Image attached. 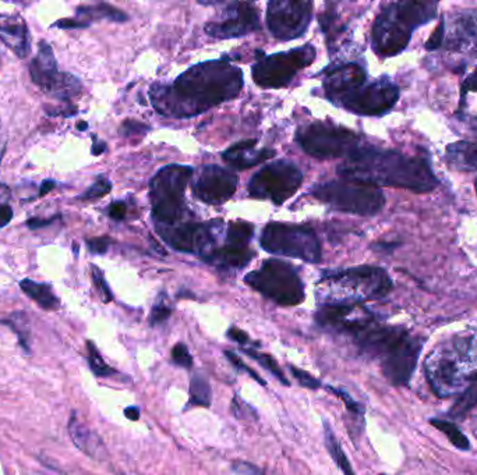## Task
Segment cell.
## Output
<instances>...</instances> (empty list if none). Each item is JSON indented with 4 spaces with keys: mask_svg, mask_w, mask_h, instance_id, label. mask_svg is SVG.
I'll return each instance as SVG.
<instances>
[{
    "mask_svg": "<svg viewBox=\"0 0 477 475\" xmlns=\"http://www.w3.org/2000/svg\"><path fill=\"white\" fill-rule=\"evenodd\" d=\"M171 357H172L174 364H176L178 366L186 368V369H190L193 366V357L184 343L175 345L171 352Z\"/></svg>",
    "mask_w": 477,
    "mask_h": 475,
    "instance_id": "cell-43",
    "label": "cell"
},
{
    "mask_svg": "<svg viewBox=\"0 0 477 475\" xmlns=\"http://www.w3.org/2000/svg\"><path fill=\"white\" fill-rule=\"evenodd\" d=\"M88 128V124L85 123V121H80V123H77V130H80V131H85Z\"/></svg>",
    "mask_w": 477,
    "mask_h": 475,
    "instance_id": "cell-59",
    "label": "cell"
},
{
    "mask_svg": "<svg viewBox=\"0 0 477 475\" xmlns=\"http://www.w3.org/2000/svg\"><path fill=\"white\" fill-rule=\"evenodd\" d=\"M475 187H476V194H477V180H476V183H475Z\"/></svg>",
    "mask_w": 477,
    "mask_h": 475,
    "instance_id": "cell-61",
    "label": "cell"
},
{
    "mask_svg": "<svg viewBox=\"0 0 477 475\" xmlns=\"http://www.w3.org/2000/svg\"><path fill=\"white\" fill-rule=\"evenodd\" d=\"M254 257V252L247 247H235L225 244L221 248H217L211 251L208 255L204 257V259L215 266L221 268H244Z\"/></svg>",
    "mask_w": 477,
    "mask_h": 475,
    "instance_id": "cell-27",
    "label": "cell"
},
{
    "mask_svg": "<svg viewBox=\"0 0 477 475\" xmlns=\"http://www.w3.org/2000/svg\"><path fill=\"white\" fill-rule=\"evenodd\" d=\"M193 173L188 166L171 165L161 169L151 180L150 201L155 226H172L184 218V191Z\"/></svg>",
    "mask_w": 477,
    "mask_h": 475,
    "instance_id": "cell-6",
    "label": "cell"
},
{
    "mask_svg": "<svg viewBox=\"0 0 477 475\" xmlns=\"http://www.w3.org/2000/svg\"><path fill=\"white\" fill-rule=\"evenodd\" d=\"M315 59L313 45H304L285 54L262 58L253 66V80L262 88L288 87L295 75Z\"/></svg>",
    "mask_w": 477,
    "mask_h": 475,
    "instance_id": "cell-13",
    "label": "cell"
},
{
    "mask_svg": "<svg viewBox=\"0 0 477 475\" xmlns=\"http://www.w3.org/2000/svg\"><path fill=\"white\" fill-rule=\"evenodd\" d=\"M56 219H59V216H52V218H32V219H28L25 222V225L31 229V230H38V229H44L47 226H51Z\"/></svg>",
    "mask_w": 477,
    "mask_h": 475,
    "instance_id": "cell-52",
    "label": "cell"
},
{
    "mask_svg": "<svg viewBox=\"0 0 477 475\" xmlns=\"http://www.w3.org/2000/svg\"><path fill=\"white\" fill-rule=\"evenodd\" d=\"M346 180L373 187H397L415 192L433 191L438 180L425 159L397 151L361 147L338 168Z\"/></svg>",
    "mask_w": 477,
    "mask_h": 475,
    "instance_id": "cell-2",
    "label": "cell"
},
{
    "mask_svg": "<svg viewBox=\"0 0 477 475\" xmlns=\"http://www.w3.org/2000/svg\"><path fill=\"white\" fill-rule=\"evenodd\" d=\"M124 416L127 417L130 421H137L140 418V409L135 407V406H131V407H127L124 410Z\"/></svg>",
    "mask_w": 477,
    "mask_h": 475,
    "instance_id": "cell-58",
    "label": "cell"
},
{
    "mask_svg": "<svg viewBox=\"0 0 477 475\" xmlns=\"http://www.w3.org/2000/svg\"><path fill=\"white\" fill-rule=\"evenodd\" d=\"M434 1H397L388 4L375 18L371 30V44L380 58L399 55L411 42L418 27L435 17Z\"/></svg>",
    "mask_w": 477,
    "mask_h": 475,
    "instance_id": "cell-3",
    "label": "cell"
},
{
    "mask_svg": "<svg viewBox=\"0 0 477 475\" xmlns=\"http://www.w3.org/2000/svg\"><path fill=\"white\" fill-rule=\"evenodd\" d=\"M0 39L20 59H25L31 51L28 27L17 14H0Z\"/></svg>",
    "mask_w": 477,
    "mask_h": 475,
    "instance_id": "cell-23",
    "label": "cell"
},
{
    "mask_svg": "<svg viewBox=\"0 0 477 475\" xmlns=\"http://www.w3.org/2000/svg\"><path fill=\"white\" fill-rule=\"evenodd\" d=\"M392 280L378 266H356L325 273L315 286V297L324 305H358V302L385 297Z\"/></svg>",
    "mask_w": 477,
    "mask_h": 475,
    "instance_id": "cell-4",
    "label": "cell"
},
{
    "mask_svg": "<svg viewBox=\"0 0 477 475\" xmlns=\"http://www.w3.org/2000/svg\"><path fill=\"white\" fill-rule=\"evenodd\" d=\"M311 194L337 211L361 216L377 215L385 205V197L380 188L346 178L315 185Z\"/></svg>",
    "mask_w": 477,
    "mask_h": 475,
    "instance_id": "cell-7",
    "label": "cell"
},
{
    "mask_svg": "<svg viewBox=\"0 0 477 475\" xmlns=\"http://www.w3.org/2000/svg\"><path fill=\"white\" fill-rule=\"evenodd\" d=\"M0 323L7 325L18 338L20 346L24 349L25 353H30V338H31V328H30V319L24 311L13 312L10 316H7Z\"/></svg>",
    "mask_w": 477,
    "mask_h": 475,
    "instance_id": "cell-32",
    "label": "cell"
},
{
    "mask_svg": "<svg viewBox=\"0 0 477 475\" xmlns=\"http://www.w3.org/2000/svg\"><path fill=\"white\" fill-rule=\"evenodd\" d=\"M244 282L279 305H298L306 297L304 285L295 268L279 259H267L257 271L247 273Z\"/></svg>",
    "mask_w": 477,
    "mask_h": 475,
    "instance_id": "cell-8",
    "label": "cell"
},
{
    "mask_svg": "<svg viewBox=\"0 0 477 475\" xmlns=\"http://www.w3.org/2000/svg\"><path fill=\"white\" fill-rule=\"evenodd\" d=\"M477 405V372L473 382L465 389L461 397L457 400L454 407L451 409V416L455 418H462L466 416Z\"/></svg>",
    "mask_w": 477,
    "mask_h": 475,
    "instance_id": "cell-36",
    "label": "cell"
},
{
    "mask_svg": "<svg viewBox=\"0 0 477 475\" xmlns=\"http://www.w3.org/2000/svg\"><path fill=\"white\" fill-rule=\"evenodd\" d=\"M291 372L300 383V386L307 388V389H313V390L321 388V382L317 378H314L311 374H308V372H306L300 368H296V366H291Z\"/></svg>",
    "mask_w": 477,
    "mask_h": 475,
    "instance_id": "cell-44",
    "label": "cell"
},
{
    "mask_svg": "<svg viewBox=\"0 0 477 475\" xmlns=\"http://www.w3.org/2000/svg\"><path fill=\"white\" fill-rule=\"evenodd\" d=\"M257 30H260L258 10L250 3L228 4L221 20L205 25V32L219 39L244 37Z\"/></svg>",
    "mask_w": 477,
    "mask_h": 475,
    "instance_id": "cell-19",
    "label": "cell"
},
{
    "mask_svg": "<svg viewBox=\"0 0 477 475\" xmlns=\"http://www.w3.org/2000/svg\"><path fill=\"white\" fill-rule=\"evenodd\" d=\"M3 154H4V145H3V148L0 149V162H1V158H3Z\"/></svg>",
    "mask_w": 477,
    "mask_h": 475,
    "instance_id": "cell-60",
    "label": "cell"
},
{
    "mask_svg": "<svg viewBox=\"0 0 477 475\" xmlns=\"http://www.w3.org/2000/svg\"><path fill=\"white\" fill-rule=\"evenodd\" d=\"M112 190V183L104 176L95 180V183L92 185H90L81 195L77 197V199L81 201H90V199H97V198H102L107 194H109Z\"/></svg>",
    "mask_w": 477,
    "mask_h": 475,
    "instance_id": "cell-40",
    "label": "cell"
},
{
    "mask_svg": "<svg viewBox=\"0 0 477 475\" xmlns=\"http://www.w3.org/2000/svg\"><path fill=\"white\" fill-rule=\"evenodd\" d=\"M147 130H148L147 125H144V124H141V123H137V121H131V120L124 121L123 125H121V131H123V134H126V135H131V134H144Z\"/></svg>",
    "mask_w": 477,
    "mask_h": 475,
    "instance_id": "cell-51",
    "label": "cell"
},
{
    "mask_svg": "<svg viewBox=\"0 0 477 475\" xmlns=\"http://www.w3.org/2000/svg\"><path fill=\"white\" fill-rule=\"evenodd\" d=\"M55 185H56V183H55L54 180H45V181L42 183V185H41V190H40V192H38V197L47 195L49 191H52V190L55 188Z\"/></svg>",
    "mask_w": 477,
    "mask_h": 475,
    "instance_id": "cell-57",
    "label": "cell"
},
{
    "mask_svg": "<svg viewBox=\"0 0 477 475\" xmlns=\"http://www.w3.org/2000/svg\"><path fill=\"white\" fill-rule=\"evenodd\" d=\"M303 175L298 166L288 161H277L258 171L248 184L253 198L284 204L301 185Z\"/></svg>",
    "mask_w": 477,
    "mask_h": 475,
    "instance_id": "cell-14",
    "label": "cell"
},
{
    "mask_svg": "<svg viewBox=\"0 0 477 475\" xmlns=\"http://www.w3.org/2000/svg\"><path fill=\"white\" fill-rule=\"evenodd\" d=\"M105 151H107V144H105L104 141H99V140L94 135V137H92V149H91L92 155L99 156V155H102Z\"/></svg>",
    "mask_w": 477,
    "mask_h": 475,
    "instance_id": "cell-56",
    "label": "cell"
},
{
    "mask_svg": "<svg viewBox=\"0 0 477 475\" xmlns=\"http://www.w3.org/2000/svg\"><path fill=\"white\" fill-rule=\"evenodd\" d=\"M87 350H88V362H90V368L91 371L97 375V376H112L116 374V371L114 368H111L105 361L102 356L99 354L97 346L91 342L87 340Z\"/></svg>",
    "mask_w": 477,
    "mask_h": 475,
    "instance_id": "cell-38",
    "label": "cell"
},
{
    "mask_svg": "<svg viewBox=\"0 0 477 475\" xmlns=\"http://www.w3.org/2000/svg\"><path fill=\"white\" fill-rule=\"evenodd\" d=\"M13 219V209L8 204L0 202V229L7 226Z\"/></svg>",
    "mask_w": 477,
    "mask_h": 475,
    "instance_id": "cell-54",
    "label": "cell"
},
{
    "mask_svg": "<svg viewBox=\"0 0 477 475\" xmlns=\"http://www.w3.org/2000/svg\"><path fill=\"white\" fill-rule=\"evenodd\" d=\"M430 424L433 426H435L440 432H442L455 448H458L461 450H469L471 449L469 439L459 431V428L454 422H449V421H445V419H431Z\"/></svg>",
    "mask_w": 477,
    "mask_h": 475,
    "instance_id": "cell-34",
    "label": "cell"
},
{
    "mask_svg": "<svg viewBox=\"0 0 477 475\" xmlns=\"http://www.w3.org/2000/svg\"><path fill=\"white\" fill-rule=\"evenodd\" d=\"M92 279H94L95 288H97V290L99 293L101 300L104 302H111L114 300V295H112V292H111V289H109V286H108V283H107V280L104 278L102 271L98 266H95V265H92Z\"/></svg>",
    "mask_w": 477,
    "mask_h": 475,
    "instance_id": "cell-42",
    "label": "cell"
},
{
    "mask_svg": "<svg viewBox=\"0 0 477 475\" xmlns=\"http://www.w3.org/2000/svg\"><path fill=\"white\" fill-rule=\"evenodd\" d=\"M311 16V1L274 0L268 3L267 24L275 38L281 41H292L307 31Z\"/></svg>",
    "mask_w": 477,
    "mask_h": 475,
    "instance_id": "cell-16",
    "label": "cell"
},
{
    "mask_svg": "<svg viewBox=\"0 0 477 475\" xmlns=\"http://www.w3.org/2000/svg\"><path fill=\"white\" fill-rule=\"evenodd\" d=\"M109 245H111V238H94L87 240V247H88L90 252L97 254V255L107 254Z\"/></svg>",
    "mask_w": 477,
    "mask_h": 475,
    "instance_id": "cell-47",
    "label": "cell"
},
{
    "mask_svg": "<svg viewBox=\"0 0 477 475\" xmlns=\"http://www.w3.org/2000/svg\"><path fill=\"white\" fill-rule=\"evenodd\" d=\"M327 390H330V392H332L334 395H337V396L345 403L348 412H351L354 416H358V418H363V416H364V409H363V406L358 405V402H356L349 393H346V392L342 390V389L332 388V386H327Z\"/></svg>",
    "mask_w": 477,
    "mask_h": 475,
    "instance_id": "cell-41",
    "label": "cell"
},
{
    "mask_svg": "<svg viewBox=\"0 0 477 475\" xmlns=\"http://www.w3.org/2000/svg\"><path fill=\"white\" fill-rule=\"evenodd\" d=\"M77 113V108L73 105H67L66 108H54L49 109L47 108V115L48 116H66V118H71Z\"/></svg>",
    "mask_w": 477,
    "mask_h": 475,
    "instance_id": "cell-53",
    "label": "cell"
},
{
    "mask_svg": "<svg viewBox=\"0 0 477 475\" xmlns=\"http://www.w3.org/2000/svg\"><path fill=\"white\" fill-rule=\"evenodd\" d=\"M30 75L42 92L61 102H70L83 90V84L76 75L60 71L54 51L45 41L38 45V54L30 64Z\"/></svg>",
    "mask_w": 477,
    "mask_h": 475,
    "instance_id": "cell-12",
    "label": "cell"
},
{
    "mask_svg": "<svg viewBox=\"0 0 477 475\" xmlns=\"http://www.w3.org/2000/svg\"><path fill=\"white\" fill-rule=\"evenodd\" d=\"M296 141L304 152L320 159L348 158L363 147L361 138L355 131L321 121L298 128Z\"/></svg>",
    "mask_w": 477,
    "mask_h": 475,
    "instance_id": "cell-9",
    "label": "cell"
},
{
    "mask_svg": "<svg viewBox=\"0 0 477 475\" xmlns=\"http://www.w3.org/2000/svg\"><path fill=\"white\" fill-rule=\"evenodd\" d=\"M255 144L257 141L254 140L241 141L225 151L222 154V158L229 166L235 169H247L260 165L261 162L275 155V151L272 149H257Z\"/></svg>",
    "mask_w": 477,
    "mask_h": 475,
    "instance_id": "cell-24",
    "label": "cell"
},
{
    "mask_svg": "<svg viewBox=\"0 0 477 475\" xmlns=\"http://www.w3.org/2000/svg\"><path fill=\"white\" fill-rule=\"evenodd\" d=\"M127 214V205L123 201H115L108 206V215L114 221H123Z\"/></svg>",
    "mask_w": 477,
    "mask_h": 475,
    "instance_id": "cell-48",
    "label": "cell"
},
{
    "mask_svg": "<svg viewBox=\"0 0 477 475\" xmlns=\"http://www.w3.org/2000/svg\"><path fill=\"white\" fill-rule=\"evenodd\" d=\"M424 340L411 333L387 356L382 358V374L394 386H405L409 383L418 364Z\"/></svg>",
    "mask_w": 477,
    "mask_h": 475,
    "instance_id": "cell-20",
    "label": "cell"
},
{
    "mask_svg": "<svg viewBox=\"0 0 477 475\" xmlns=\"http://www.w3.org/2000/svg\"><path fill=\"white\" fill-rule=\"evenodd\" d=\"M398 98V87L390 78L381 77L373 82H366L335 104L361 116H381L395 106Z\"/></svg>",
    "mask_w": 477,
    "mask_h": 475,
    "instance_id": "cell-15",
    "label": "cell"
},
{
    "mask_svg": "<svg viewBox=\"0 0 477 475\" xmlns=\"http://www.w3.org/2000/svg\"><path fill=\"white\" fill-rule=\"evenodd\" d=\"M241 352L244 354H247L248 357H251L253 359H255L262 368H265L267 371H270L281 383H284L285 386H289V381L286 379V376L284 375L282 369L279 368L277 359L274 357L268 356V354H264L261 352H255L254 349H241Z\"/></svg>",
    "mask_w": 477,
    "mask_h": 475,
    "instance_id": "cell-37",
    "label": "cell"
},
{
    "mask_svg": "<svg viewBox=\"0 0 477 475\" xmlns=\"http://www.w3.org/2000/svg\"><path fill=\"white\" fill-rule=\"evenodd\" d=\"M458 118L477 128V68L462 84Z\"/></svg>",
    "mask_w": 477,
    "mask_h": 475,
    "instance_id": "cell-28",
    "label": "cell"
},
{
    "mask_svg": "<svg viewBox=\"0 0 477 475\" xmlns=\"http://www.w3.org/2000/svg\"><path fill=\"white\" fill-rule=\"evenodd\" d=\"M324 439H325V448L330 452L332 460L337 463V466L342 470V473L345 475H356L354 471V467L349 462V459L346 457L342 446L339 445V442L337 440L334 431L330 425V422L327 419H324Z\"/></svg>",
    "mask_w": 477,
    "mask_h": 475,
    "instance_id": "cell-30",
    "label": "cell"
},
{
    "mask_svg": "<svg viewBox=\"0 0 477 475\" xmlns=\"http://www.w3.org/2000/svg\"><path fill=\"white\" fill-rule=\"evenodd\" d=\"M212 402V390L208 378L203 372L191 376L190 382V405L198 407H210Z\"/></svg>",
    "mask_w": 477,
    "mask_h": 475,
    "instance_id": "cell-31",
    "label": "cell"
},
{
    "mask_svg": "<svg viewBox=\"0 0 477 475\" xmlns=\"http://www.w3.org/2000/svg\"><path fill=\"white\" fill-rule=\"evenodd\" d=\"M234 471L238 475H265L257 466L247 462H236L234 464Z\"/></svg>",
    "mask_w": 477,
    "mask_h": 475,
    "instance_id": "cell-49",
    "label": "cell"
},
{
    "mask_svg": "<svg viewBox=\"0 0 477 475\" xmlns=\"http://www.w3.org/2000/svg\"><path fill=\"white\" fill-rule=\"evenodd\" d=\"M90 23L87 20H73V18H66V20H59L54 24V27H58L61 30H77V28H85L88 27Z\"/></svg>",
    "mask_w": 477,
    "mask_h": 475,
    "instance_id": "cell-50",
    "label": "cell"
},
{
    "mask_svg": "<svg viewBox=\"0 0 477 475\" xmlns=\"http://www.w3.org/2000/svg\"><path fill=\"white\" fill-rule=\"evenodd\" d=\"M228 338H229L231 340L236 342L238 345H246V343L250 342L247 333L243 332L241 329H238V328H231V329L228 331Z\"/></svg>",
    "mask_w": 477,
    "mask_h": 475,
    "instance_id": "cell-55",
    "label": "cell"
},
{
    "mask_svg": "<svg viewBox=\"0 0 477 475\" xmlns=\"http://www.w3.org/2000/svg\"><path fill=\"white\" fill-rule=\"evenodd\" d=\"M445 162L458 172H477V141H458L448 145Z\"/></svg>",
    "mask_w": 477,
    "mask_h": 475,
    "instance_id": "cell-26",
    "label": "cell"
},
{
    "mask_svg": "<svg viewBox=\"0 0 477 475\" xmlns=\"http://www.w3.org/2000/svg\"><path fill=\"white\" fill-rule=\"evenodd\" d=\"M324 73V91L327 98L334 104L367 82L366 70L356 63L327 68Z\"/></svg>",
    "mask_w": 477,
    "mask_h": 475,
    "instance_id": "cell-22",
    "label": "cell"
},
{
    "mask_svg": "<svg viewBox=\"0 0 477 475\" xmlns=\"http://www.w3.org/2000/svg\"><path fill=\"white\" fill-rule=\"evenodd\" d=\"M221 228L222 221H214L210 223L184 222L172 226H157V230L172 248L205 257L207 251L218 240Z\"/></svg>",
    "mask_w": 477,
    "mask_h": 475,
    "instance_id": "cell-17",
    "label": "cell"
},
{
    "mask_svg": "<svg viewBox=\"0 0 477 475\" xmlns=\"http://www.w3.org/2000/svg\"><path fill=\"white\" fill-rule=\"evenodd\" d=\"M477 359V333L464 332L442 343L425 359V375L433 390L440 397H448L461 390L469 376L464 368Z\"/></svg>",
    "mask_w": 477,
    "mask_h": 475,
    "instance_id": "cell-5",
    "label": "cell"
},
{
    "mask_svg": "<svg viewBox=\"0 0 477 475\" xmlns=\"http://www.w3.org/2000/svg\"><path fill=\"white\" fill-rule=\"evenodd\" d=\"M225 356H227V358L238 368V369H240V371H244V372H247L254 381H257L258 383H261L262 386H267V382L253 369V368H250L248 365H246L243 361H241V358L236 354V353H234L232 350H225Z\"/></svg>",
    "mask_w": 477,
    "mask_h": 475,
    "instance_id": "cell-45",
    "label": "cell"
},
{
    "mask_svg": "<svg viewBox=\"0 0 477 475\" xmlns=\"http://www.w3.org/2000/svg\"><path fill=\"white\" fill-rule=\"evenodd\" d=\"M191 188L193 195L200 201L219 205L227 202L235 194L238 188V176L221 166H203L194 175Z\"/></svg>",
    "mask_w": 477,
    "mask_h": 475,
    "instance_id": "cell-18",
    "label": "cell"
},
{
    "mask_svg": "<svg viewBox=\"0 0 477 475\" xmlns=\"http://www.w3.org/2000/svg\"><path fill=\"white\" fill-rule=\"evenodd\" d=\"M254 233V228L247 222H232L227 232V244L247 248Z\"/></svg>",
    "mask_w": 477,
    "mask_h": 475,
    "instance_id": "cell-35",
    "label": "cell"
},
{
    "mask_svg": "<svg viewBox=\"0 0 477 475\" xmlns=\"http://www.w3.org/2000/svg\"><path fill=\"white\" fill-rule=\"evenodd\" d=\"M243 88L241 70L227 60H212L186 70L171 85L155 84L152 106L169 118H191L236 98Z\"/></svg>",
    "mask_w": 477,
    "mask_h": 475,
    "instance_id": "cell-1",
    "label": "cell"
},
{
    "mask_svg": "<svg viewBox=\"0 0 477 475\" xmlns=\"http://www.w3.org/2000/svg\"><path fill=\"white\" fill-rule=\"evenodd\" d=\"M408 335L409 332L404 328L382 326L375 321H371L351 336L363 354L384 358Z\"/></svg>",
    "mask_w": 477,
    "mask_h": 475,
    "instance_id": "cell-21",
    "label": "cell"
},
{
    "mask_svg": "<svg viewBox=\"0 0 477 475\" xmlns=\"http://www.w3.org/2000/svg\"><path fill=\"white\" fill-rule=\"evenodd\" d=\"M20 289L45 311H56L60 308L59 297L47 283H38L31 279H24L20 282Z\"/></svg>",
    "mask_w": 477,
    "mask_h": 475,
    "instance_id": "cell-29",
    "label": "cell"
},
{
    "mask_svg": "<svg viewBox=\"0 0 477 475\" xmlns=\"http://www.w3.org/2000/svg\"><path fill=\"white\" fill-rule=\"evenodd\" d=\"M260 242L270 254L298 258L311 264L321 261V245L317 235L306 226L270 223L265 226Z\"/></svg>",
    "mask_w": 477,
    "mask_h": 475,
    "instance_id": "cell-10",
    "label": "cell"
},
{
    "mask_svg": "<svg viewBox=\"0 0 477 475\" xmlns=\"http://www.w3.org/2000/svg\"><path fill=\"white\" fill-rule=\"evenodd\" d=\"M77 16H83V17H88L90 20H97V18H107V20H112L116 23H121L127 20V16L119 10L115 8L107 3H99L95 6H80L76 10Z\"/></svg>",
    "mask_w": 477,
    "mask_h": 475,
    "instance_id": "cell-33",
    "label": "cell"
},
{
    "mask_svg": "<svg viewBox=\"0 0 477 475\" xmlns=\"http://www.w3.org/2000/svg\"><path fill=\"white\" fill-rule=\"evenodd\" d=\"M171 315H172V307L168 302V298L165 295H159L150 314V325L151 326L161 325L167 322Z\"/></svg>",
    "mask_w": 477,
    "mask_h": 475,
    "instance_id": "cell-39",
    "label": "cell"
},
{
    "mask_svg": "<svg viewBox=\"0 0 477 475\" xmlns=\"http://www.w3.org/2000/svg\"><path fill=\"white\" fill-rule=\"evenodd\" d=\"M68 433L73 443L85 455L92 459L104 460L107 456V449L101 440V438L91 431L85 424H83L76 413H73L68 419Z\"/></svg>",
    "mask_w": 477,
    "mask_h": 475,
    "instance_id": "cell-25",
    "label": "cell"
},
{
    "mask_svg": "<svg viewBox=\"0 0 477 475\" xmlns=\"http://www.w3.org/2000/svg\"><path fill=\"white\" fill-rule=\"evenodd\" d=\"M232 413L234 416L236 417L238 419H246V418H253L255 419L257 414L255 412L251 409V406H248L244 400H241L238 396H236L232 402Z\"/></svg>",
    "mask_w": 477,
    "mask_h": 475,
    "instance_id": "cell-46",
    "label": "cell"
},
{
    "mask_svg": "<svg viewBox=\"0 0 477 475\" xmlns=\"http://www.w3.org/2000/svg\"><path fill=\"white\" fill-rule=\"evenodd\" d=\"M425 49H444L471 59L477 58V11H459L447 20L444 17L425 42Z\"/></svg>",
    "mask_w": 477,
    "mask_h": 475,
    "instance_id": "cell-11",
    "label": "cell"
}]
</instances>
